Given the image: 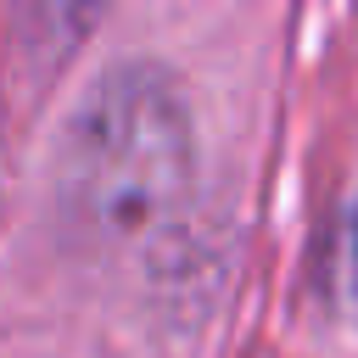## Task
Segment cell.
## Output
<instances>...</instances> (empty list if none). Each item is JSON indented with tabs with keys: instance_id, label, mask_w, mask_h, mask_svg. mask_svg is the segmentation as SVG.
Wrapping results in <instances>:
<instances>
[{
	"instance_id": "6da1fadb",
	"label": "cell",
	"mask_w": 358,
	"mask_h": 358,
	"mask_svg": "<svg viewBox=\"0 0 358 358\" xmlns=\"http://www.w3.org/2000/svg\"><path fill=\"white\" fill-rule=\"evenodd\" d=\"M196 190V129L162 62H117L73 112L56 157L62 224L106 257L168 241Z\"/></svg>"
},
{
	"instance_id": "7a4b0ae2",
	"label": "cell",
	"mask_w": 358,
	"mask_h": 358,
	"mask_svg": "<svg viewBox=\"0 0 358 358\" xmlns=\"http://www.w3.org/2000/svg\"><path fill=\"white\" fill-rule=\"evenodd\" d=\"M324 285L341 319L358 324V196L341 207L336 229H330V252H324Z\"/></svg>"
}]
</instances>
